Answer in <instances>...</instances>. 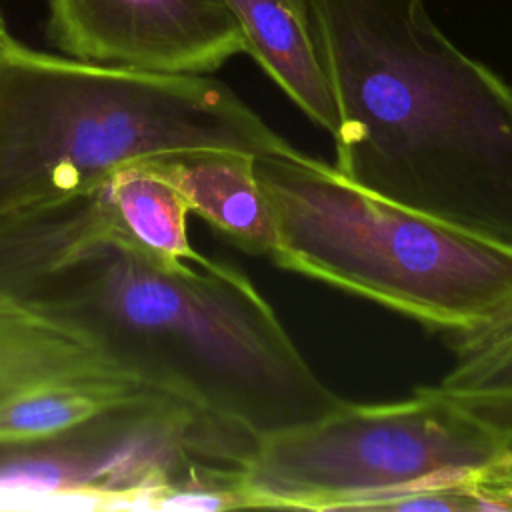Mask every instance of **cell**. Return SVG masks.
<instances>
[{"mask_svg":"<svg viewBox=\"0 0 512 512\" xmlns=\"http://www.w3.org/2000/svg\"><path fill=\"white\" fill-rule=\"evenodd\" d=\"M350 182L512 246V88L424 0H310Z\"/></svg>","mask_w":512,"mask_h":512,"instance_id":"cell-1","label":"cell"},{"mask_svg":"<svg viewBox=\"0 0 512 512\" xmlns=\"http://www.w3.org/2000/svg\"><path fill=\"white\" fill-rule=\"evenodd\" d=\"M14 292L88 328L152 390L258 438L344 402L230 264H168L100 244L34 272Z\"/></svg>","mask_w":512,"mask_h":512,"instance_id":"cell-2","label":"cell"},{"mask_svg":"<svg viewBox=\"0 0 512 512\" xmlns=\"http://www.w3.org/2000/svg\"><path fill=\"white\" fill-rule=\"evenodd\" d=\"M294 146L206 74H158L36 50L0 28V218L170 152Z\"/></svg>","mask_w":512,"mask_h":512,"instance_id":"cell-3","label":"cell"},{"mask_svg":"<svg viewBox=\"0 0 512 512\" xmlns=\"http://www.w3.org/2000/svg\"><path fill=\"white\" fill-rule=\"evenodd\" d=\"M254 166L278 266L458 338L512 314V246L378 196L298 148Z\"/></svg>","mask_w":512,"mask_h":512,"instance_id":"cell-4","label":"cell"},{"mask_svg":"<svg viewBox=\"0 0 512 512\" xmlns=\"http://www.w3.org/2000/svg\"><path fill=\"white\" fill-rule=\"evenodd\" d=\"M512 452V384L454 368L386 404L336 410L260 438L236 480L238 508L382 510L392 498L452 488Z\"/></svg>","mask_w":512,"mask_h":512,"instance_id":"cell-5","label":"cell"},{"mask_svg":"<svg viewBox=\"0 0 512 512\" xmlns=\"http://www.w3.org/2000/svg\"><path fill=\"white\" fill-rule=\"evenodd\" d=\"M252 432L148 394L54 438L0 444V510H186L234 502Z\"/></svg>","mask_w":512,"mask_h":512,"instance_id":"cell-6","label":"cell"},{"mask_svg":"<svg viewBox=\"0 0 512 512\" xmlns=\"http://www.w3.org/2000/svg\"><path fill=\"white\" fill-rule=\"evenodd\" d=\"M46 36L68 58L158 74H208L244 52L226 0H48Z\"/></svg>","mask_w":512,"mask_h":512,"instance_id":"cell-7","label":"cell"},{"mask_svg":"<svg viewBox=\"0 0 512 512\" xmlns=\"http://www.w3.org/2000/svg\"><path fill=\"white\" fill-rule=\"evenodd\" d=\"M56 384L156 392L88 328L0 284V400Z\"/></svg>","mask_w":512,"mask_h":512,"instance_id":"cell-8","label":"cell"},{"mask_svg":"<svg viewBox=\"0 0 512 512\" xmlns=\"http://www.w3.org/2000/svg\"><path fill=\"white\" fill-rule=\"evenodd\" d=\"M256 156L234 148H194L142 160L166 180L226 242L252 256H268L276 244L270 202L258 182Z\"/></svg>","mask_w":512,"mask_h":512,"instance_id":"cell-9","label":"cell"},{"mask_svg":"<svg viewBox=\"0 0 512 512\" xmlns=\"http://www.w3.org/2000/svg\"><path fill=\"white\" fill-rule=\"evenodd\" d=\"M244 52L320 128L338 132V108L320 52L310 0H226Z\"/></svg>","mask_w":512,"mask_h":512,"instance_id":"cell-10","label":"cell"},{"mask_svg":"<svg viewBox=\"0 0 512 512\" xmlns=\"http://www.w3.org/2000/svg\"><path fill=\"white\" fill-rule=\"evenodd\" d=\"M148 394L158 392L132 394L76 384L24 390L0 400V444L38 442L66 434L116 406Z\"/></svg>","mask_w":512,"mask_h":512,"instance_id":"cell-11","label":"cell"},{"mask_svg":"<svg viewBox=\"0 0 512 512\" xmlns=\"http://www.w3.org/2000/svg\"><path fill=\"white\" fill-rule=\"evenodd\" d=\"M460 488L470 510H512V452L464 476Z\"/></svg>","mask_w":512,"mask_h":512,"instance_id":"cell-12","label":"cell"},{"mask_svg":"<svg viewBox=\"0 0 512 512\" xmlns=\"http://www.w3.org/2000/svg\"><path fill=\"white\" fill-rule=\"evenodd\" d=\"M6 26V22H4V16H2V12H0V28H4Z\"/></svg>","mask_w":512,"mask_h":512,"instance_id":"cell-13","label":"cell"}]
</instances>
